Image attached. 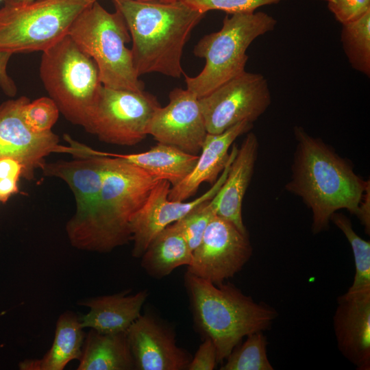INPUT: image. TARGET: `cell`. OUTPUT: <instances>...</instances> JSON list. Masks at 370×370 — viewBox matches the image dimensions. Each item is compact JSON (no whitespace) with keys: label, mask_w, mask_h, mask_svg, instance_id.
<instances>
[{"label":"cell","mask_w":370,"mask_h":370,"mask_svg":"<svg viewBox=\"0 0 370 370\" xmlns=\"http://www.w3.org/2000/svg\"><path fill=\"white\" fill-rule=\"evenodd\" d=\"M293 132L297 145L291 179L285 188L311 210L312 232L328 229L332 214L339 210L357 216L369 181L360 178L349 161L302 127L295 126Z\"/></svg>","instance_id":"1"},{"label":"cell","mask_w":370,"mask_h":370,"mask_svg":"<svg viewBox=\"0 0 370 370\" xmlns=\"http://www.w3.org/2000/svg\"><path fill=\"white\" fill-rule=\"evenodd\" d=\"M124 18L138 77L151 73L180 78L184 47L205 13L182 0L172 2L112 0Z\"/></svg>","instance_id":"2"},{"label":"cell","mask_w":370,"mask_h":370,"mask_svg":"<svg viewBox=\"0 0 370 370\" xmlns=\"http://www.w3.org/2000/svg\"><path fill=\"white\" fill-rule=\"evenodd\" d=\"M99 201L88 219L67 235L78 249L108 253L132 241L130 221L159 181L144 169L108 153Z\"/></svg>","instance_id":"3"},{"label":"cell","mask_w":370,"mask_h":370,"mask_svg":"<svg viewBox=\"0 0 370 370\" xmlns=\"http://www.w3.org/2000/svg\"><path fill=\"white\" fill-rule=\"evenodd\" d=\"M195 323L217 349L218 362L247 335L268 330L278 316L268 304L256 302L230 283L215 284L186 272Z\"/></svg>","instance_id":"4"},{"label":"cell","mask_w":370,"mask_h":370,"mask_svg":"<svg viewBox=\"0 0 370 370\" xmlns=\"http://www.w3.org/2000/svg\"><path fill=\"white\" fill-rule=\"evenodd\" d=\"M227 15L221 29L204 36L195 46V56L205 60L199 74H184L186 89L201 98L245 71L247 50L257 38L272 32L276 19L264 12Z\"/></svg>","instance_id":"5"},{"label":"cell","mask_w":370,"mask_h":370,"mask_svg":"<svg viewBox=\"0 0 370 370\" xmlns=\"http://www.w3.org/2000/svg\"><path fill=\"white\" fill-rule=\"evenodd\" d=\"M39 71L60 112L85 129L103 86L94 60L67 34L42 51Z\"/></svg>","instance_id":"6"},{"label":"cell","mask_w":370,"mask_h":370,"mask_svg":"<svg viewBox=\"0 0 370 370\" xmlns=\"http://www.w3.org/2000/svg\"><path fill=\"white\" fill-rule=\"evenodd\" d=\"M68 34L95 62L103 86L132 91L144 90L126 44L131 36L119 11L111 13L97 1L75 18Z\"/></svg>","instance_id":"7"},{"label":"cell","mask_w":370,"mask_h":370,"mask_svg":"<svg viewBox=\"0 0 370 370\" xmlns=\"http://www.w3.org/2000/svg\"><path fill=\"white\" fill-rule=\"evenodd\" d=\"M0 8V51H44L69 33L88 0H3Z\"/></svg>","instance_id":"8"},{"label":"cell","mask_w":370,"mask_h":370,"mask_svg":"<svg viewBox=\"0 0 370 370\" xmlns=\"http://www.w3.org/2000/svg\"><path fill=\"white\" fill-rule=\"evenodd\" d=\"M157 97L145 90L113 89L102 86L86 127L101 142L133 146L147 136L155 111L160 107Z\"/></svg>","instance_id":"9"},{"label":"cell","mask_w":370,"mask_h":370,"mask_svg":"<svg viewBox=\"0 0 370 370\" xmlns=\"http://www.w3.org/2000/svg\"><path fill=\"white\" fill-rule=\"evenodd\" d=\"M207 132L218 134L241 122L253 123L269 108L267 78L246 71L199 98Z\"/></svg>","instance_id":"10"},{"label":"cell","mask_w":370,"mask_h":370,"mask_svg":"<svg viewBox=\"0 0 370 370\" xmlns=\"http://www.w3.org/2000/svg\"><path fill=\"white\" fill-rule=\"evenodd\" d=\"M251 255L248 234L216 214L193 250L187 272L219 284L239 272Z\"/></svg>","instance_id":"11"},{"label":"cell","mask_w":370,"mask_h":370,"mask_svg":"<svg viewBox=\"0 0 370 370\" xmlns=\"http://www.w3.org/2000/svg\"><path fill=\"white\" fill-rule=\"evenodd\" d=\"M29 101L22 96L8 100L0 105V158H12L23 166L22 177L34 178V172L45 162V158L51 153H66L76 157L78 149L59 143L57 134L51 130L35 133L26 125L23 109Z\"/></svg>","instance_id":"12"},{"label":"cell","mask_w":370,"mask_h":370,"mask_svg":"<svg viewBox=\"0 0 370 370\" xmlns=\"http://www.w3.org/2000/svg\"><path fill=\"white\" fill-rule=\"evenodd\" d=\"M237 149L238 147L234 145L230 151V161L212 187L191 201L170 200L168 196L171 184L166 180H159L156 183L144 205L130 221L132 241L134 243L132 251L133 257L140 258L153 239L162 230L180 219L201 203L210 200L216 195L225 180Z\"/></svg>","instance_id":"13"},{"label":"cell","mask_w":370,"mask_h":370,"mask_svg":"<svg viewBox=\"0 0 370 370\" xmlns=\"http://www.w3.org/2000/svg\"><path fill=\"white\" fill-rule=\"evenodd\" d=\"M169 103L159 107L147 126V135L158 143L196 154L208 134L199 98L188 89L175 88Z\"/></svg>","instance_id":"14"},{"label":"cell","mask_w":370,"mask_h":370,"mask_svg":"<svg viewBox=\"0 0 370 370\" xmlns=\"http://www.w3.org/2000/svg\"><path fill=\"white\" fill-rule=\"evenodd\" d=\"M137 370H184L191 360L172 330L151 314H140L127 330Z\"/></svg>","instance_id":"15"},{"label":"cell","mask_w":370,"mask_h":370,"mask_svg":"<svg viewBox=\"0 0 370 370\" xmlns=\"http://www.w3.org/2000/svg\"><path fill=\"white\" fill-rule=\"evenodd\" d=\"M333 328L341 354L358 370L370 369V288L339 296Z\"/></svg>","instance_id":"16"},{"label":"cell","mask_w":370,"mask_h":370,"mask_svg":"<svg viewBox=\"0 0 370 370\" xmlns=\"http://www.w3.org/2000/svg\"><path fill=\"white\" fill-rule=\"evenodd\" d=\"M104 156L45 162L40 168L44 175L66 182L74 194L76 211L66 225L67 235L88 219L99 201L103 179Z\"/></svg>","instance_id":"17"},{"label":"cell","mask_w":370,"mask_h":370,"mask_svg":"<svg viewBox=\"0 0 370 370\" xmlns=\"http://www.w3.org/2000/svg\"><path fill=\"white\" fill-rule=\"evenodd\" d=\"M252 127L253 123L243 121L218 134L208 133L194 169L180 183L171 188L169 199L184 201L196 193L202 183L212 185L230 160V146Z\"/></svg>","instance_id":"18"},{"label":"cell","mask_w":370,"mask_h":370,"mask_svg":"<svg viewBox=\"0 0 370 370\" xmlns=\"http://www.w3.org/2000/svg\"><path fill=\"white\" fill-rule=\"evenodd\" d=\"M258 145L256 135L248 133L238 147L225 180L214 196L217 215L229 221L245 234L248 233L243 221L242 206L253 175Z\"/></svg>","instance_id":"19"},{"label":"cell","mask_w":370,"mask_h":370,"mask_svg":"<svg viewBox=\"0 0 370 370\" xmlns=\"http://www.w3.org/2000/svg\"><path fill=\"white\" fill-rule=\"evenodd\" d=\"M128 291L114 295L98 296L77 302L89 309L79 317L84 329L100 333L126 332L141 314L142 307L148 297L147 290L127 295Z\"/></svg>","instance_id":"20"},{"label":"cell","mask_w":370,"mask_h":370,"mask_svg":"<svg viewBox=\"0 0 370 370\" xmlns=\"http://www.w3.org/2000/svg\"><path fill=\"white\" fill-rule=\"evenodd\" d=\"M86 334L79 317L66 311L58 317L53 344L40 359H26L18 364L21 370H62L73 360H79Z\"/></svg>","instance_id":"21"},{"label":"cell","mask_w":370,"mask_h":370,"mask_svg":"<svg viewBox=\"0 0 370 370\" xmlns=\"http://www.w3.org/2000/svg\"><path fill=\"white\" fill-rule=\"evenodd\" d=\"M79 360L77 370L135 369L127 331L103 334L90 329Z\"/></svg>","instance_id":"22"},{"label":"cell","mask_w":370,"mask_h":370,"mask_svg":"<svg viewBox=\"0 0 370 370\" xmlns=\"http://www.w3.org/2000/svg\"><path fill=\"white\" fill-rule=\"evenodd\" d=\"M110 153L139 166L158 180L168 181L171 187L187 177L194 169L199 157L197 154L160 143L141 153Z\"/></svg>","instance_id":"23"},{"label":"cell","mask_w":370,"mask_h":370,"mask_svg":"<svg viewBox=\"0 0 370 370\" xmlns=\"http://www.w3.org/2000/svg\"><path fill=\"white\" fill-rule=\"evenodd\" d=\"M141 267L151 277L160 279L176 268L191 264L193 251L173 223L162 230L142 255Z\"/></svg>","instance_id":"24"},{"label":"cell","mask_w":370,"mask_h":370,"mask_svg":"<svg viewBox=\"0 0 370 370\" xmlns=\"http://www.w3.org/2000/svg\"><path fill=\"white\" fill-rule=\"evenodd\" d=\"M341 41L352 67L370 77V11L342 25Z\"/></svg>","instance_id":"25"},{"label":"cell","mask_w":370,"mask_h":370,"mask_svg":"<svg viewBox=\"0 0 370 370\" xmlns=\"http://www.w3.org/2000/svg\"><path fill=\"white\" fill-rule=\"evenodd\" d=\"M331 221L347 238L353 252L355 275L347 291H357L370 288V242L364 240L354 230L349 219L340 212H335Z\"/></svg>","instance_id":"26"},{"label":"cell","mask_w":370,"mask_h":370,"mask_svg":"<svg viewBox=\"0 0 370 370\" xmlns=\"http://www.w3.org/2000/svg\"><path fill=\"white\" fill-rule=\"evenodd\" d=\"M226 358L221 370H273L267 354V341L262 332L247 335Z\"/></svg>","instance_id":"27"},{"label":"cell","mask_w":370,"mask_h":370,"mask_svg":"<svg viewBox=\"0 0 370 370\" xmlns=\"http://www.w3.org/2000/svg\"><path fill=\"white\" fill-rule=\"evenodd\" d=\"M216 214V200L214 197L210 200L201 203L174 223L192 251L200 243L209 223Z\"/></svg>","instance_id":"28"},{"label":"cell","mask_w":370,"mask_h":370,"mask_svg":"<svg viewBox=\"0 0 370 370\" xmlns=\"http://www.w3.org/2000/svg\"><path fill=\"white\" fill-rule=\"evenodd\" d=\"M60 112L58 106L49 97L28 101L23 109L25 123L35 133L51 131L58 119Z\"/></svg>","instance_id":"29"},{"label":"cell","mask_w":370,"mask_h":370,"mask_svg":"<svg viewBox=\"0 0 370 370\" xmlns=\"http://www.w3.org/2000/svg\"><path fill=\"white\" fill-rule=\"evenodd\" d=\"M192 8L206 13L221 10L228 14L250 13L264 5L277 4L287 0H182Z\"/></svg>","instance_id":"30"},{"label":"cell","mask_w":370,"mask_h":370,"mask_svg":"<svg viewBox=\"0 0 370 370\" xmlns=\"http://www.w3.org/2000/svg\"><path fill=\"white\" fill-rule=\"evenodd\" d=\"M327 5L341 25L356 21L370 11V0H327Z\"/></svg>","instance_id":"31"},{"label":"cell","mask_w":370,"mask_h":370,"mask_svg":"<svg viewBox=\"0 0 370 370\" xmlns=\"http://www.w3.org/2000/svg\"><path fill=\"white\" fill-rule=\"evenodd\" d=\"M217 360V349L213 342L208 338L199 345L193 358H191L188 370H212Z\"/></svg>","instance_id":"32"},{"label":"cell","mask_w":370,"mask_h":370,"mask_svg":"<svg viewBox=\"0 0 370 370\" xmlns=\"http://www.w3.org/2000/svg\"><path fill=\"white\" fill-rule=\"evenodd\" d=\"M12 54L7 51H0V88L9 97H14L17 92L14 80L7 72V66Z\"/></svg>","instance_id":"33"},{"label":"cell","mask_w":370,"mask_h":370,"mask_svg":"<svg viewBox=\"0 0 370 370\" xmlns=\"http://www.w3.org/2000/svg\"><path fill=\"white\" fill-rule=\"evenodd\" d=\"M23 167L16 160L12 158H0V179L14 178L19 180L22 176Z\"/></svg>","instance_id":"34"},{"label":"cell","mask_w":370,"mask_h":370,"mask_svg":"<svg viewBox=\"0 0 370 370\" xmlns=\"http://www.w3.org/2000/svg\"><path fill=\"white\" fill-rule=\"evenodd\" d=\"M18 180L14 178L0 179V201L5 203L10 197L18 192Z\"/></svg>","instance_id":"35"},{"label":"cell","mask_w":370,"mask_h":370,"mask_svg":"<svg viewBox=\"0 0 370 370\" xmlns=\"http://www.w3.org/2000/svg\"><path fill=\"white\" fill-rule=\"evenodd\" d=\"M369 191L362 201L357 215L362 225L365 227V232L369 234L370 231V197Z\"/></svg>","instance_id":"36"},{"label":"cell","mask_w":370,"mask_h":370,"mask_svg":"<svg viewBox=\"0 0 370 370\" xmlns=\"http://www.w3.org/2000/svg\"><path fill=\"white\" fill-rule=\"evenodd\" d=\"M90 3H93L95 1H97L98 0H88ZM137 1H160V2H172L178 0H137Z\"/></svg>","instance_id":"37"},{"label":"cell","mask_w":370,"mask_h":370,"mask_svg":"<svg viewBox=\"0 0 370 370\" xmlns=\"http://www.w3.org/2000/svg\"><path fill=\"white\" fill-rule=\"evenodd\" d=\"M17 1H19V2H22V3H29V2H32L34 0H16Z\"/></svg>","instance_id":"38"},{"label":"cell","mask_w":370,"mask_h":370,"mask_svg":"<svg viewBox=\"0 0 370 370\" xmlns=\"http://www.w3.org/2000/svg\"><path fill=\"white\" fill-rule=\"evenodd\" d=\"M3 0H0V1H3Z\"/></svg>","instance_id":"39"}]
</instances>
